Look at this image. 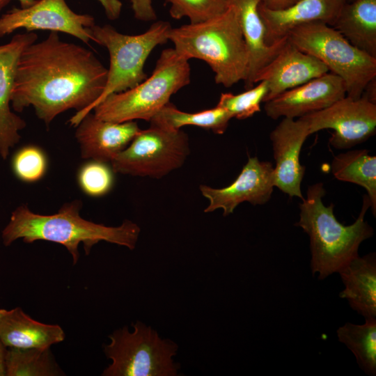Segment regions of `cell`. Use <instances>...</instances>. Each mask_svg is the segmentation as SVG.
<instances>
[{
	"mask_svg": "<svg viewBox=\"0 0 376 376\" xmlns=\"http://www.w3.org/2000/svg\"><path fill=\"white\" fill-rule=\"evenodd\" d=\"M107 69L89 49L61 39L52 31L24 48L17 61L12 109L32 106L47 126L61 113L77 110L69 120L76 127L92 111L107 82Z\"/></svg>",
	"mask_w": 376,
	"mask_h": 376,
	"instance_id": "obj_1",
	"label": "cell"
},
{
	"mask_svg": "<svg viewBox=\"0 0 376 376\" xmlns=\"http://www.w3.org/2000/svg\"><path fill=\"white\" fill-rule=\"evenodd\" d=\"M332 27L352 45L376 58V0L345 2Z\"/></svg>",
	"mask_w": 376,
	"mask_h": 376,
	"instance_id": "obj_22",
	"label": "cell"
},
{
	"mask_svg": "<svg viewBox=\"0 0 376 376\" xmlns=\"http://www.w3.org/2000/svg\"><path fill=\"white\" fill-rule=\"evenodd\" d=\"M355 1V0H345L346 2H351V1Z\"/></svg>",
	"mask_w": 376,
	"mask_h": 376,
	"instance_id": "obj_37",
	"label": "cell"
},
{
	"mask_svg": "<svg viewBox=\"0 0 376 376\" xmlns=\"http://www.w3.org/2000/svg\"><path fill=\"white\" fill-rule=\"evenodd\" d=\"M169 40L188 60L206 62L217 84L229 88L246 79L249 53L237 11L231 4L224 14L210 20L171 28Z\"/></svg>",
	"mask_w": 376,
	"mask_h": 376,
	"instance_id": "obj_4",
	"label": "cell"
},
{
	"mask_svg": "<svg viewBox=\"0 0 376 376\" xmlns=\"http://www.w3.org/2000/svg\"><path fill=\"white\" fill-rule=\"evenodd\" d=\"M267 92V83L261 81L255 87L237 95L221 93L217 107L228 111L233 118L246 119L260 111V104L264 102Z\"/></svg>",
	"mask_w": 376,
	"mask_h": 376,
	"instance_id": "obj_27",
	"label": "cell"
},
{
	"mask_svg": "<svg viewBox=\"0 0 376 376\" xmlns=\"http://www.w3.org/2000/svg\"><path fill=\"white\" fill-rule=\"evenodd\" d=\"M326 191L322 182L308 188L306 198L299 204V220L295 225L301 227L310 237L313 274L324 279L338 272L354 257L359 256L361 243L373 235V228L364 221L370 202L363 196L362 208L351 225L340 223L334 214V205L325 206L322 198Z\"/></svg>",
	"mask_w": 376,
	"mask_h": 376,
	"instance_id": "obj_3",
	"label": "cell"
},
{
	"mask_svg": "<svg viewBox=\"0 0 376 376\" xmlns=\"http://www.w3.org/2000/svg\"><path fill=\"white\" fill-rule=\"evenodd\" d=\"M171 28L164 21L155 22L139 35L121 33L109 24L91 28L94 42L107 48L110 61L104 89L92 110L110 94L134 88L147 78L146 61L157 46L169 40Z\"/></svg>",
	"mask_w": 376,
	"mask_h": 376,
	"instance_id": "obj_8",
	"label": "cell"
},
{
	"mask_svg": "<svg viewBox=\"0 0 376 376\" xmlns=\"http://www.w3.org/2000/svg\"><path fill=\"white\" fill-rule=\"evenodd\" d=\"M298 49L322 61L340 77L346 96L361 97L368 84L376 77V58L348 42L336 29L323 22L299 25L288 34Z\"/></svg>",
	"mask_w": 376,
	"mask_h": 376,
	"instance_id": "obj_6",
	"label": "cell"
},
{
	"mask_svg": "<svg viewBox=\"0 0 376 376\" xmlns=\"http://www.w3.org/2000/svg\"><path fill=\"white\" fill-rule=\"evenodd\" d=\"M7 347L0 340V376H6V354Z\"/></svg>",
	"mask_w": 376,
	"mask_h": 376,
	"instance_id": "obj_34",
	"label": "cell"
},
{
	"mask_svg": "<svg viewBox=\"0 0 376 376\" xmlns=\"http://www.w3.org/2000/svg\"><path fill=\"white\" fill-rule=\"evenodd\" d=\"M12 166L19 179L24 182H33L39 180L44 175L47 169V160L40 148L29 146L22 148L15 154Z\"/></svg>",
	"mask_w": 376,
	"mask_h": 376,
	"instance_id": "obj_29",
	"label": "cell"
},
{
	"mask_svg": "<svg viewBox=\"0 0 376 376\" xmlns=\"http://www.w3.org/2000/svg\"><path fill=\"white\" fill-rule=\"evenodd\" d=\"M302 118L310 134L332 129L329 142L336 149H349L368 140L376 132V104L361 97L347 96L331 106Z\"/></svg>",
	"mask_w": 376,
	"mask_h": 376,
	"instance_id": "obj_11",
	"label": "cell"
},
{
	"mask_svg": "<svg viewBox=\"0 0 376 376\" xmlns=\"http://www.w3.org/2000/svg\"><path fill=\"white\" fill-rule=\"evenodd\" d=\"M345 285L340 293L365 318L376 316V257L370 253L352 259L338 272Z\"/></svg>",
	"mask_w": 376,
	"mask_h": 376,
	"instance_id": "obj_21",
	"label": "cell"
},
{
	"mask_svg": "<svg viewBox=\"0 0 376 376\" xmlns=\"http://www.w3.org/2000/svg\"><path fill=\"white\" fill-rule=\"evenodd\" d=\"M233 118L226 110L217 107L196 113L180 111L170 102L151 119L154 124L170 130H180L183 126L194 125L221 134L226 130Z\"/></svg>",
	"mask_w": 376,
	"mask_h": 376,
	"instance_id": "obj_24",
	"label": "cell"
},
{
	"mask_svg": "<svg viewBox=\"0 0 376 376\" xmlns=\"http://www.w3.org/2000/svg\"><path fill=\"white\" fill-rule=\"evenodd\" d=\"M345 2V0H299L282 10H271L258 4L267 43L269 45L277 43L299 25L323 22L332 26Z\"/></svg>",
	"mask_w": 376,
	"mask_h": 376,
	"instance_id": "obj_18",
	"label": "cell"
},
{
	"mask_svg": "<svg viewBox=\"0 0 376 376\" xmlns=\"http://www.w3.org/2000/svg\"><path fill=\"white\" fill-rule=\"evenodd\" d=\"M339 341L354 353L361 368L369 375L376 374V320L366 318L363 324L347 322L337 330Z\"/></svg>",
	"mask_w": 376,
	"mask_h": 376,
	"instance_id": "obj_26",
	"label": "cell"
},
{
	"mask_svg": "<svg viewBox=\"0 0 376 376\" xmlns=\"http://www.w3.org/2000/svg\"><path fill=\"white\" fill-rule=\"evenodd\" d=\"M345 96L343 79L327 72L265 102L264 109L274 120L300 118L322 110Z\"/></svg>",
	"mask_w": 376,
	"mask_h": 376,
	"instance_id": "obj_14",
	"label": "cell"
},
{
	"mask_svg": "<svg viewBox=\"0 0 376 376\" xmlns=\"http://www.w3.org/2000/svg\"><path fill=\"white\" fill-rule=\"evenodd\" d=\"M311 135L306 121L300 117L283 118L272 131V141L276 166L274 168V185L290 197L303 200L301 185L305 166L300 163L301 147Z\"/></svg>",
	"mask_w": 376,
	"mask_h": 376,
	"instance_id": "obj_13",
	"label": "cell"
},
{
	"mask_svg": "<svg viewBox=\"0 0 376 376\" xmlns=\"http://www.w3.org/2000/svg\"><path fill=\"white\" fill-rule=\"evenodd\" d=\"M235 8L242 35L249 53V65L245 88L255 84L258 73L276 56L288 37L269 45L265 39V27L259 15V0H229Z\"/></svg>",
	"mask_w": 376,
	"mask_h": 376,
	"instance_id": "obj_19",
	"label": "cell"
},
{
	"mask_svg": "<svg viewBox=\"0 0 376 376\" xmlns=\"http://www.w3.org/2000/svg\"><path fill=\"white\" fill-rule=\"evenodd\" d=\"M78 179L82 190L91 196L106 194L113 185V175L110 169L105 163L96 161L82 166Z\"/></svg>",
	"mask_w": 376,
	"mask_h": 376,
	"instance_id": "obj_30",
	"label": "cell"
},
{
	"mask_svg": "<svg viewBox=\"0 0 376 376\" xmlns=\"http://www.w3.org/2000/svg\"><path fill=\"white\" fill-rule=\"evenodd\" d=\"M75 137L81 156L100 162H111L141 131L135 121L113 123L87 113L76 126Z\"/></svg>",
	"mask_w": 376,
	"mask_h": 376,
	"instance_id": "obj_17",
	"label": "cell"
},
{
	"mask_svg": "<svg viewBox=\"0 0 376 376\" xmlns=\"http://www.w3.org/2000/svg\"><path fill=\"white\" fill-rule=\"evenodd\" d=\"M189 154L188 136L182 130L150 124L111 164L115 173L161 178L182 166Z\"/></svg>",
	"mask_w": 376,
	"mask_h": 376,
	"instance_id": "obj_9",
	"label": "cell"
},
{
	"mask_svg": "<svg viewBox=\"0 0 376 376\" xmlns=\"http://www.w3.org/2000/svg\"><path fill=\"white\" fill-rule=\"evenodd\" d=\"M95 24L92 15L74 12L65 0H36L29 6L13 8L0 16V38L24 29L27 32H62L88 44L94 41L91 28Z\"/></svg>",
	"mask_w": 376,
	"mask_h": 376,
	"instance_id": "obj_10",
	"label": "cell"
},
{
	"mask_svg": "<svg viewBox=\"0 0 376 376\" xmlns=\"http://www.w3.org/2000/svg\"><path fill=\"white\" fill-rule=\"evenodd\" d=\"M6 376H55L65 375L50 347H7Z\"/></svg>",
	"mask_w": 376,
	"mask_h": 376,
	"instance_id": "obj_25",
	"label": "cell"
},
{
	"mask_svg": "<svg viewBox=\"0 0 376 376\" xmlns=\"http://www.w3.org/2000/svg\"><path fill=\"white\" fill-rule=\"evenodd\" d=\"M327 72L329 69L322 61L287 39L276 56L258 73L255 84L261 81L267 83L265 102Z\"/></svg>",
	"mask_w": 376,
	"mask_h": 376,
	"instance_id": "obj_16",
	"label": "cell"
},
{
	"mask_svg": "<svg viewBox=\"0 0 376 376\" xmlns=\"http://www.w3.org/2000/svg\"><path fill=\"white\" fill-rule=\"evenodd\" d=\"M104 10L107 17L111 20L117 19L122 10L123 3L120 0H97Z\"/></svg>",
	"mask_w": 376,
	"mask_h": 376,
	"instance_id": "obj_32",
	"label": "cell"
},
{
	"mask_svg": "<svg viewBox=\"0 0 376 376\" xmlns=\"http://www.w3.org/2000/svg\"><path fill=\"white\" fill-rule=\"evenodd\" d=\"M189 60L174 48L164 49L152 75L127 91L110 94L92 111L101 120L123 123L150 121L171 95L190 82Z\"/></svg>",
	"mask_w": 376,
	"mask_h": 376,
	"instance_id": "obj_5",
	"label": "cell"
},
{
	"mask_svg": "<svg viewBox=\"0 0 376 376\" xmlns=\"http://www.w3.org/2000/svg\"><path fill=\"white\" fill-rule=\"evenodd\" d=\"M132 8L136 19L148 22L157 18L152 0H131Z\"/></svg>",
	"mask_w": 376,
	"mask_h": 376,
	"instance_id": "obj_31",
	"label": "cell"
},
{
	"mask_svg": "<svg viewBox=\"0 0 376 376\" xmlns=\"http://www.w3.org/2000/svg\"><path fill=\"white\" fill-rule=\"evenodd\" d=\"M64 339L65 332L58 324L36 321L20 307L0 309V340L7 347H50Z\"/></svg>",
	"mask_w": 376,
	"mask_h": 376,
	"instance_id": "obj_20",
	"label": "cell"
},
{
	"mask_svg": "<svg viewBox=\"0 0 376 376\" xmlns=\"http://www.w3.org/2000/svg\"><path fill=\"white\" fill-rule=\"evenodd\" d=\"M37 39L34 32L18 33L0 45V156L3 159L19 141V132L26 126V121L12 111L11 95L19 56Z\"/></svg>",
	"mask_w": 376,
	"mask_h": 376,
	"instance_id": "obj_15",
	"label": "cell"
},
{
	"mask_svg": "<svg viewBox=\"0 0 376 376\" xmlns=\"http://www.w3.org/2000/svg\"><path fill=\"white\" fill-rule=\"evenodd\" d=\"M274 187V167L271 162L260 161L257 157H249L230 185L220 189L200 186L203 196L210 202L204 212L221 208L223 215L227 216L244 201L253 205H263L270 199Z\"/></svg>",
	"mask_w": 376,
	"mask_h": 376,
	"instance_id": "obj_12",
	"label": "cell"
},
{
	"mask_svg": "<svg viewBox=\"0 0 376 376\" xmlns=\"http://www.w3.org/2000/svg\"><path fill=\"white\" fill-rule=\"evenodd\" d=\"M299 0H259V4L271 10H282L290 8Z\"/></svg>",
	"mask_w": 376,
	"mask_h": 376,
	"instance_id": "obj_33",
	"label": "cell"
},
{
	"mask_svg": "<svg viewBox=\"0 0 376 376\" xmlns=\"http://www.w3.org/2000/svg\"><path fill=\"white\" fill-rule=\"evenodd\" d=\"M130 332L125 326L109 336L103 350L111 363L103 376H176L180 364L173 359L178 345L162 339L155 329L137 320Z\"/></svg>",
	"mask_w": 376,
	"mask_h": 376,
	"instance_id": "obj_7",
	"label": "cell"
},
{
	"mask_svg": "<svg viewBox=\"0 0 376 376\" xmlns=\"http://www.w3.org/2000/svg\"><path fill=\"white\" fill-rule=\"evenodd\" d=\"M17 1L19 2L20 6L22 8H24V7L29 6L30 5L33 3L36 0H17Z\"/></svg>",
	"mask_w": 376,
	"mask_h": 376,
	"instance_id": "obj_35",
	"label": "cell"
},
{
	"mask_svg": "<svg viewBox=\"0 0 376 376\" xmlns=\"http://www.w3.org/2000/svg\"><path fill=\"white\" fill-rule=\"evenodd\" d=\"M10 0H0V13L2 9L9 3Z\"/></svg>",
	"mask_w": 376,
	"mask_h": 376,
	"instance_id": "obj_36",
	"label": "cell"
},
{
	"mask_svg": "<svg viewBox=\"0 0 376 376\" xmlns=\"http://www.w3.org/2000/svg\"><path fill=\"white\" fill-rule=\"evenodd\" d=\"M81 207V201L77 199L63 204L54 214L43 215L33 212L26 205H21L12 212L2 230L3 244L8 246L18 239H22L25 243L37 240L58 243L71 254L73 265L79 260L78 246L81 242L86 255L100 241L130 250L135 248L140 233L136 224L130 220H125L117 227L96 224L80 216Z\"/></svg>",
	"mask_w": 376,
	"mask_h": 376,
	"instance_id": "obj_2",
	"label": "cell"
},
{
	"mask_svg": "<svg viewBox=\"0 0 376 376\" xmlns=\"http://www.w3.org/2000/svg\"><path fill=\"white\" fill-rule=\"evenodd\" d=\"M171 3L170 15L180 19L187 17L191 24L203 22L224 14L229 0H166Z\"/></svg>",
	"mask_w": 376,
	"mask_h": 376,
	"instance_id": "obj_28",
	"label": "cell"
},
{
	"mask_svg": "<svg viewBox=\"0 0 376 376\" xmlns=\"http://www.w3.org/2000/svg\"><path fill=\"white\" fill-rule=\"evenodd\" d=\"M331 169L338 180L357 184L366 190L375 217L376 157L370 155L366 149L350 150L335 156Z\"/></svg>",
	"mask_w": 376,
	"mask_h": 376,
	"instance_id": "obj_23",
	"label": "cell"
}]
</instances>
